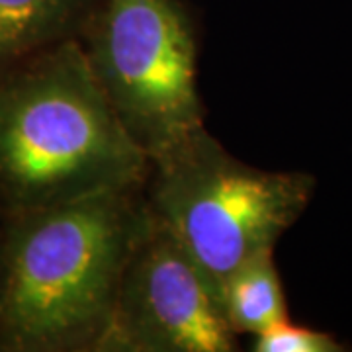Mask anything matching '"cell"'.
Here are the masks:
<instances>
[{"mask_svg": "<svg viewBox=\"0 0 352 352\" xmlns=\"http://www.w3.org/2000/svg\"><path fill=\"white\" fill-rule=\"evenodd\" d=\"M141 186L4 217L0 352H96L149 217Z\"/></svg>", "mask_w": 352, "mask_h": 352, "instance_id": "6da1fadb", "label": "cell"}, {"mask_svg": "<svg viewBox=\"0 0 352 352\" xmlns=\"http://www.w3.org/2000/svg\"><path fill=\"white\" fill-rule=\"evenodd\" d=\"M221 298L149 212L96 352H233Z\"/></svg>", "mask_w": 352, "mask_h": 352, "instance_id": "5b68a950", "label": "cell"}, {"mask_svg": "<svg viewBox=\"0 0 352 352\" xmlns=\"http://www.w3.org/2000/svg\"><path fill=\"white\" fill-rule=\"evenodd\" d=\"M80 0H0V76L67 39Z\"/></svg>", "mask_w": 352, "mask_h": 352, "instance_id": "8992f818", "label": "cell"}, {"mask_svg": "<svg viewBox=\"0 0 352 352\" xmlns=\"http://www.w3.org/2000/svg\"><path fill=\"white\" fill-rule=\"evenodd\" d=\"M251 351L254 352H340L342 342L329 335L305 325H296L289 319L280 321L270 329L252 337Z\"/></svg>", "mask_w": 352, "mask_h": 352, "instance_id": "ba28073f", "label": "cell"}, {"mask_svg": "<svg viewBox=\"0 0 352 352\" xmlns=\"http://www.w3.org/2000/svg\"><path fill=\"white\" fill-rule=\"evenodd\" d=\"M149 176V212L219 298L241 264L276 247L315 188L305 173L264 170L235 159L206 127L153 159Z\"/></svg>", "mask_w": 352, "mask_h": 352, "instance_id": "3957f363", "label": "cell"}, {"mask_svg": "<svg viewBox=\"0 0 352 352\" xmlns=\"http://www.w3.org/2000/svg\"><path fill=\"white\" fill-rule=\"evenodd\" d=\"M221 305L237 335H258L288 319L286 294L274 263V249L241 264L221 288Z\"/></svg>", "mask_w": 352, "mask_h": 352, "instance_id": "52a82bcc", "label": "cell"}, {"mask_svg": "<svg viewBox=\"0 0 352 352\" xmlns=\"http://www.w3.org/2000/svg\"><path fill=\"white\" fill-rule=\"evenodd\" d=\"M0 215H2V210H0ZM2 219H4V215H2Z\"/></svg>", "mask_w": 352, "mask_h": 352, "instance_id": "30bf717a", "label": "cell"}, {"mask_svg": "<svg viewBox=\"0 0 352 352\" xmlns=\"http://www.w3.org/2000/svg\"><path fill=\"white\" fill-rule=\"evenodd\" d=\"M82 45L118 120L149 163L206 127L196 41L175 0H106Z\"/></svg>", "mask_w": 352, "mask_h": 352, "instance_id": "277c9868", "label": "cell"}, {"mask_svg": "<svg viewBox=\"0 0 352 352\" xmlns=\"http://www.w3.org/2000/svg\"><path fill=\"white\" fill-rule=\"evenodd\" d=\"M0 289H2V239H0Z\"/></svg>", "mask_w": 352, "mask_h": 352, "instance_id": "9c48e42d", "label": "cell"}, {"mask_svg": "<svg viewBox=\"0 0 352 352\" xmlns=\"http://www.w3.org/2000/svg\"><path fill=\"white\" fill-rule=\"evenodd\" d=\"M149 159L67 38L0 76V210L24 214L143 186Z\"/></svg>", "mask_w": 352, "mask_h": 352, "instance_id": "7a4b0ae2", "label": "cell"}]
</instances>
